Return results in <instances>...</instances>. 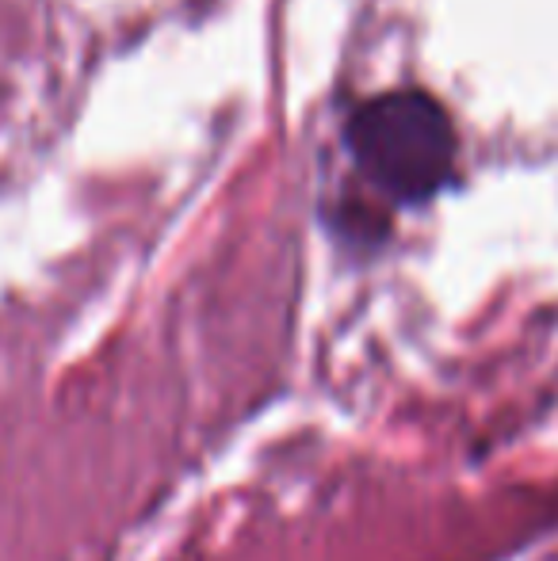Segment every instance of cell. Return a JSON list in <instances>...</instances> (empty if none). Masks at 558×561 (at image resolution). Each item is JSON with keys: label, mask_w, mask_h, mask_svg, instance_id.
Segmentation results:
<instances>
[{"label": "cell", "mask_w": 558, "mask_h": 561, "mask_svg": "<svg viewBox=\"0 0 558 561\" xmlns=\"http://www.w3.org/2000/svg\"><path fill=\"white\" fill-rule=\"evenodd\" d=\"M349 153L375 192L395 203H429L455 169V126L418 89L383 92L349 118Z\"/></svg>", "instance_id": "1"}]
</instances>
